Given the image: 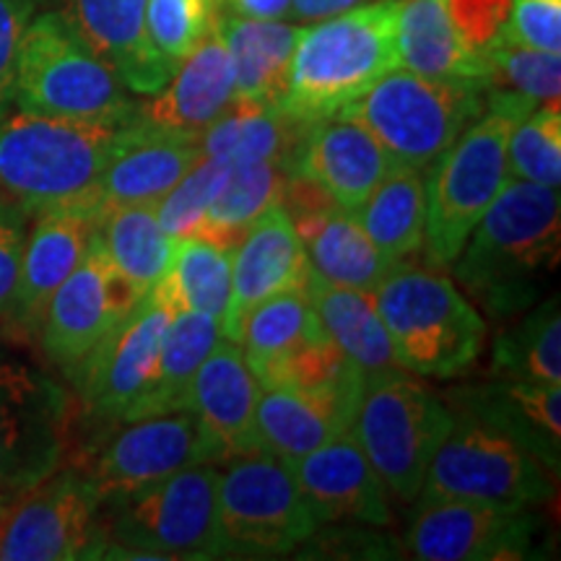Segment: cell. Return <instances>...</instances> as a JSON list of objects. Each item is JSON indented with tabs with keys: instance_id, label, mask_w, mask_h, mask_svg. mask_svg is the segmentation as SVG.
<instances>
[{
	"instance_id": "d6986e66",
	"label": "cell",
	"mask_w": 561,
	"mask_h": 561,
	"mask_svg": "<svg viewBox=\"0 0 561 561\" xmlns=\"http://www.w3.org/2000/svg\"><path fill=\"white\" fill-rule=\"evenodd\" d=\"M310 261L286 208L271 206L231 250V294L221 335L237 341L248 314L273 294L305 289Z\"/></svg>"
},
{
	"instance_id": "f907efd6",
	"label": "cell",
	"mask_w": 561,
	"mask_h": 561,
	"mask_svg": "<svg viewBox=\"0 0 561 561\" xmlns=\"http://www.w3.org/2000/svg\"><path fill=\"white\" fill-rule=\"evenodd\" d=\"M291 0H224V9L244 19L280 21L289 16Z\"/></svg>"
},
{
	"instance_id": "4fadbf2b",
	"label": "cell",
	"mask_w": 561,
	"mask_h": 561,
	"mask_svg": "<svg viewBox=\"0 0 561 561\" xmlns=\"http://www.w3.org/2000/svg\"><path fill=\"white\" fill-rule=\"evenodd\" d=\"M73 413L66 388L45 371L0 362V512L62 468Z\"/></svg>"
},
{
	"instance_id": "3957f363",
	"label": "cell",
	"mask_w": 561,
	"mask_h": 561,
	"mask_svg": "<svg viewBox=\"0 0 561 561\" xmlns=\"http://www.w3.org/2000/svg\"><path fill=\"white\" fill-rule=\"evenodd\" d=\"M398 9L401 0H371L301 26L280 107L305 125L320 123L401 68Z\"/></svg>"
},
{
	"instance_id": "6da1fadb",
	"label": "cell",
	"mask_w": 561,
	"mask_h": 561,
	"mask_svg": "<svg viewBox=\"0 0 561 561\" xmlns=\"http://www.w3.org/2000/svg\"><path fill=\"white\" fill-rule=\"evenodd\" d=\"M559 252V187L512 178L450 265L468 299L491 320H510L530 310Z\"/></svg>"
},
{
	"instance_id": "9a60e30c",
	"label": "cell",
	"mask_w": 561,
	"mask_h": 561,
	"mask_svg": "<svg viewBox=\"0 0 561 561\" xmlns=\"http://www.w3.org/2000/svg\"><path fill=\"white\" fill-rule=\"evenodd\" d=\"M172 318L170 307L149 291L68 377L89 426L117 424L144 398L157 375Z\"/></svg>"
},
{
	"instance_id": "8d00e7d4",
	"label": "cell",
	"mask_w": 561,
	"mask_h": 561,
	"mask_svg": "<svg viewBox=\"0 0 561 561\" xmlns=\"http://www.w3.org/2000/svg\"><path fill=\"white\" fill-rule=\"evenodd\" d=\"M100 242L140 297L164 276L174 250V240L157 219V206L102 208Z\"/></svg>"
},
{
	"instance_id": "4316f807",
	"label": "cell",
	"mask_w": 561,
	"mask_h": 561,
	"mask_svg": "<svg viewBox=\"0 0 561 561\" xmlns=\"http://www.w3.org/2000/svg\"><path fill=\"white\" fill-rule=\"evenodd\" d=\"M314 276L356 291H375L396 268L356 219L354 210L331 206L294 221Z\"/></svg>"
},
{
	"instance_id": "83f0119b",
	"label": "cell",
	"mask_w": 561,
	"mask_h": 561,
	"mask_svg": "<svg viewBox=\"0 0 561 561\" xmlns=\"http://www.w3.org/2000/svg\"><path fill=\"white\" fill-rule=\"evenodd\" d=\"M396 42L401 68L426 79L466 81L489 89L486 60L455 32L445 0H401Z\"/></svg>"
},
{
	"instance_id": "ac0fdd59",
	"label": "cell",
	"mask_w": 561,
	"mask_h": 561,
	"mask_svg": "<svg viewBox=\"0 0 561 561\" xmlns=\"http://www.w3.org/2000/svg\"><path fill=\"white\" fill-rule=\"evenodd\" d=\"M100 216V203H70L34 216L5 333L19 341H37L47 301L94 244Z\"/></svg>"
},
{
	"instance_id": "d4e9b609",
	"label": "cell",
	"mask_w": 561,
	"mask_h": 561,
	"mask_svg": "<svg viewBox=\"0 0 561 561\" xmlns=\"http://www.w3.org/2000/svg\"><path fill=\"white\" fill-rule=\"evenodd\" d=\"M201 159L195 140L153 130L133 121L100 182V210L157 206Z\"/></svg>"
},
{
	"instance_id": "8992f818",
	"label": "cell",
	"mask_w": 561,
	"mask_h": 561,
	"mask_svg": "<svg viewBox=\"0 0 561 561\" xmlns=\"http://www.w3.org/2000/svg\"><path fill=\"white\" fill-rule=\"evenodd\" d=\"M453 413L419 500H479L530 510L549 500L551 471L507 421L473 392H466Z\"/></svg>"
},
{
	"instance_id": "816d5d0a",
	"label": "cell",
	"mask_w": 561,
	"mask_h": 561,
	"mask_svg": "<svg viewBox=\"0 0 561 561\" xmlns=\"http://www.w3.org/2000/svg\"><path fill=\"white\" fill-rule=\"evenodd\" d=\"M5 356H3V341H0V362H3Z\"/></svg>"
},
{
	"instance_id": "ee69618b",
	"label": "cell",
	"mask_w": 561,
	"mask_h": 561,
	"mask_svg": "<svg viewBox=\"0 0 561 561\" xmlns=\"http://www.w3.org/2000/svg\"><path fill=\"white\" fill-rule=\"evenodd\" d=\"M445 5L455 32L473 53L483 55L504 39L512 0H445Z\"/></svg>"
},
{
	"instance_id": "7402d4cb",
	"label": "cell",
	"mask_w": 561,
	"mask_h": 561,
	"mask_svg": "<svg viewBox=\"0 0 561 561\" xmlns=\"http://www.w3.org/2000/svg\"><path fill=\"white\" fill-rule=\"evenodd\" d=\"M392 167L380 140L343 115L312 123L301 138L291 172L312 180L346 210H359Z\"/></svg>"
},
{
	"instance_id": "ab89813d",
	"label": "cell",
	"mask_w": 561,
	"mask_h": 561,
	"mask_svg": "<svg viewBox=\"0 0 561 561\" xmlns=\"http://www.w3.org/2000/svg\"><path fill=\"white\" fill-rule=\"evenodd\" d=\"M224 0H146V34L167 66L178 70L219 30Z\"/></svg>"
},
{
	"instance_id": "52a82bcc",
	"label": "cell",
	"mask_w": 561,
	"mask_h": 561,
	"mask_svg": "<svg viewBox=\"0 0 561 561\" xmlns=\"http://www.w3.org/2000/svg\"><path fill=\"white\" fill-rule=\"evenodd\" d=\"M13 104L34 115L107 125H130L138 117V102L121 76L89 50L60 11L32 19L16 60Z\"/></svg>"
},
{
	"instance_id": "bcb514c9",
	"label": "cell",
	"mask_w": 561,
	"mask_h": 561,
	"mask_svg": "<svg viewBox=\"0 0 561 561\" xmlns=\"http://www.w3.org/2000/svg\"><path fill=\"white\" fill-rule=\"evenodd\" d=\"M45 0H0V115L11 110L24 34Z\"/></svg>"
},
{
	"instance_id": "e575fe53",
	"label": "cell",
	"mask_w": 561,
	"mask_h": 561,
	"mask_svg": "<svg viewBox=\"0 0 561 561\" xmlns=\"http://www.w3.org/2000/svg\"><path fill=\"white\" fill-rule=\"evenodd\" d=\"M289 172V164L284 161H250V164L231 167L195 237L234 250L244 231L271 206H278Z\"/></svg>"
},
{
	"instance_id": "f35d334b",
	"label": "cell",
	"mask_w": 561,
	"mask_h": 561,
	"mask_svg": "<svg viewBox=\"0 0 561 561\" xmlns=\"http://www.w3.org/2000/svg\"><path fill=\"white\" fill-rule=\"evenodd\" d=\"M318 314H314L310 297L305 289H291L273 294L244 318L237 346L242 348L252 375L265 364L280 359L305 341L322 335Z\"/></svg>"
},
{
	"instance_id": "f6af8a7d",
	"label": "cell",
	"mask_w": 561,
	"mask_h": 561,
	"mask_svg": "<svg viewBox=\"0 0 561 561\" xmlns=\"http://www.w3.org/2000/svg\"><path fill=\"white\" fill-rule=\"evenodd\" d=\"M504 39L543 53H561V0H512Z\"/></svg>"
},
{
	"instance_id": "7bdbcfd3",
	"label": "cell",
	"mask_w": 561,
	"mask_h": 561,
	"mask_svg": "<svg viewBox=\"0 0 561 561\" xmlns=\"http://www.w3.org/2000/svg\"><path fill=\"white\" fill-rule=\"evenodd\" d=\"M231 167L214 157H201L178 185L157 203V219L170 240H187L201 229L210 201L219 195Z\"/></svg>"
},
{
	"instance_id": "5b68a950",
	"label": "cell",
	"mask_w": 561,
	"mask_h": 561,
	"mask_svg": "<svg viewBox=\"0 0 561 561\" xmlns=\"http://www.w3.org/2000/svg\"><path fill=\"white\" fill-rule=\"evenodd\" d=\"M396 359L424 380H455L481 359L486 320L439 265L398 263L371 291Z\"/></svg>"
},
{
	"instance_id": "d6a6232c",
	"label": "cell",
	"mask_w": 561,
	"mask_h": 561,
	"mask_svg": "<svg viewBox=\"0 0 561 561\" xmlns=\"http://www.w3.org/2000/svg\"><path fill=\"white\" fill-rule=\"evenodd\" d=\"M356 219L390 263L411 261L424 250L426 187L424 172L398 164L356 210Z\"/></svg>"
},
{
	"instance_id": "277c9868",
	"label": "cell",
	"mask_w": 561,
	"mask_h": 561,
	"mask_svg": "<svg viewBox=\"0 0 561 561\" xmlns=\"http://www.w3.org/2000/svg\"><path fill=\"white\" fill-rule=\"evenodd\" d=\"M538 104L507 89H486L481 112L430 167L424 252L432 265H450L476 224L512 180L507 144L515 125Z\"/></svg>"
},
{
	"instance_id": "74e56055",
	"label": "cell",
	"mask_w": 561,
	"mask_h": 561,
	"mask_svg": "<svg viewBox=\"0 0 561 561\" xmlns=\"http://www.w3.org/2000/svg\"><path fill=\"white\" fill-rule=\"evenodd\" d=\"M494 377L561 385V314L553 297L536 310H525L515 328L496 335L491 346Z\"/></svg>"
},
{
	"instance_id": "c3c4849f",
	"label": "cell",
	"mask_w": 561,
	"mask_h": 561,
	"mask_svg": "<svg viewBox=\"0 0 561 561\" xmlns=\"http://www.w3.org/2000/svg\"><path fill=\"white\" fill-rule=\"evenodd\" d=\"M26 216L0 203V328H5L16 301L21 261L26 244Z\"/></svg>"
},
{
	"instance_id": "681fc988",
	"label": "cell",
	"mask_w": 561,
	"mask_h": 561,
	"mask_svg": "<svg viewBox=\"0 0 561 561\" xmlns=\"http://www.w3.org/2000/svg\"><path fill=\"white\" fill-rule=\"evenodd\" d=\"M367 3V0H291L289 16L299 24H314V21L339 16V13L356 9V5Z\"/></svg>"
},
{
	"instance_id": "d590c367",
	"label": "cell",
	"mask_w": 561,
	"mask_h": 561,
	"mask_svg": "<svg viewBox=\"0 0 561 561\" xmlns=\"http://www.w3.org/2000/svg\"><path fill=\"white\" fill-rule=\"evenodd\" d=\"M502 421L528 442L533 453L553 476L561 458V388L549 382H525L494 377L491 385L473 390Z\"/></svg>"
},
{
	"instance_id": "b9f144b4",
	"label": "cell",
	"mask_w": 561,
	"mask_h": 561,
	"mask_svg": "<svg viewBox=\"0 0 561 561\" xmlns=\"http://www.w3.org/2000/svg\"><path fill=\"white\" fill-rule=\"evenodd\" d=\"M489 87L523 94L536 104L561 100V53H543L502 39L483 53Z\"/></svg>"
},
{
	"instance_id": "7a4b0ae2",
	"label": "cell",
	"mask_w": 561,
	"mask_h": 561,
	"mask_svg": "<svg viewBox=\"0 0 561 561\" xmlns=\"http://www.w3.org/2000/svg\"><path fill=\"white\" fill-rule=\"evenodd\" d=\"M128 125L0 115V203L37 216L70 203H100V182Z\"/></svg>"
},
{
	"instance_id": "484cf974",
	"label": "cell",
	"mask_w": 561,
	"mask_h": 561,
	"mask_svg": "<svg viewBox=\"0 0 561 561\" xmlns=\"http://www.w3.org/2000/svg\"><path fill=\"white\" fill-rule=\"evenodd\" d=\"M359 396L261 385L255 430L261 453L294 462L351 430Z\"/></svg>"
},
{
	"instance_id": "5bb4252c",
	"label": "cell",
	"mask_w": 561,
	"mask_h": 561,
	"mask_svg": "<svg viewBox=\"0 0 561 561\" xmlns=\"http://www.w3.org/2000/svg\"><path fill=\"white\" fill-rule=\"evenodd\" d=\"M110 546L102 500L73 466L19 496L0 512V559H104Z\"/></svg>"
},
{
	"instance_id": "44dd1931",
	"label": "cell",
	"mask_w": 561,
	"mask_h": 561,
	"mask_svg": "<svg viewBox=\"0 0 561 561\" xmlns=\"http://www.w3.org/2000/svg\"><path fill=\"white\" fill-rule=\"evenodd\" d=\"M257 396L261 382L252 375L242 348L234 341L219 339L195 375L187 405L214 447L216 466L261 453L255 430Z\"/></svg>"
},
{
	"instance_id": "ba28073f",
	"label": "cell",
	"mask_w": 561,
	"mask_h": 561,
	"mask_svg": "<svg viewBox=\"0 0 561 561\" xmlns=\"http://www.w3.org/2000/svg\"><path fill=\"white\" fill-rule=\"evenodd\" d=\"M453 419L450 405L416 375L401 367L382 369L364 375L351 434L385 489L401 502H416Z\"/></svg>"
},
{
	"instance_id": "cb8c5ba5",
	"label": "cell",
	"mask_w": 561,
	"mask_h": 561,
	"mask_svg": "<svg viewBox=\"0 0 561 561\" xmlns=\"http://www.w3.org/2000/svg\"><path fill=\"white\" fill-rule=\"evenodd\" d=\"M234 100V68L216 30L191 58L182 60L157 94L138 104V121L153 130L198 144L203 133Z\"/></svg>"
},
{
	"instance_id": "ffe728a7",
	"label": "cell",
	"mask_w": 561,
	"mask_h": 561,
	"mask_svg": "<svg viewBox=\"0 0 561 561\" xmlns=\"http://www.w3.org/2000/svg\"><path fill=\"white\" fill-rule=\"evenodd\" d=\"M289 468L320 525L356 523L388 528L392 523L388 489L351 430L289 462Z\"/></svg>"
},
{
	"instance_id": "30bf717a",
	"label": "cell",
	"mask_w": 561,
	"mask_h": 561,
	"mask_svg": "<svg viewBox=\"0 0 561 561\" xmlns=\"http://www.w3.org/2000/svg\"><path fill=\"white\" fill-rule=\"evenodd\" d=\"M102 510L110 536L104 557L221 559L219 471L210 462L182 468Z\"/></svg>"
},
{
	"instance_id": "2e32d148",
	"label": "cell",
	"mask_w": 561,
	"mask_h": 561,
	"mask_svg": "<svg viewBox=\"0 0 561 561\" xmlns=\"http://www.w3.org/2000/svg\"><path fill=\"white\" fill-rule=\"evenodd\" d=\"M144 299L117 271L96 234L83 261L47 301L37 343L45 359L70 377Z\"/></svg>"
},
{
	"instance_id": "603a6c76",
	"label": "cell",
	"mask_w": 561,
	"mask_h": 561,
	"mask_svg": "<svg viewBox=\"0 0 561 561\" xmlns=\"http://www.w3.org/2000/svg\"><path fill=\"white\" fill-rule=\"evenodd\" d=\"M62 19L133 94L151 96L172 79L146 34V0H60Z\"/></svg>"
},
{
	"instance_id": "4dcf8cb0",
	"label": "cell",
	"mask_w": 561,
	"mask_h": 561,
	"mask_svg": "<svg viewBox=\"0 0 561 561\" xmlns=\"http://www.w3.org/2000/svg\"><path fill=\"white\" fill-rule=\"evenodd\" d=\"M305 291L310 297V305L314 314H318L322 331L331 335L335 346L364 375L401 367L396 359V351H392L388 328H385L369 291L328 284V280L314 276V273H310Z\"/></svg>"
},
{
	"instance_id": "9c48e42d",
	"label": "cell",
	"mask_w": 561,
	"mask_h": 561,
	"mask_svg": "<svg viewBox=\"0 0 561 561\" xmlns=\"http://www.w3.org/2000/svg\"><path fill=\"white\" fill-rule=\"evenodd\" d=\"M486 110V87L396 68L339 115L359 123L398 164L426 172Z\"/></svg>"
},
{
	"instance_id": "f546056e",
	"label": "cell",
	"mask_w": 561,
	"mask_h": 561,
	"mask_svg": "<svg viewBox=\"0 0 561 561\" xmlns=\"http://www.w3.org/2000/svg\"><path fill=\"white\" fill-rule=\"evenodd\" d=\"M310 125L294 121L280 104L231 100L227 110L208 125L198 140L201 157L227 161L229 167L250 161L289 164Z\"/></svg>"
},
{
	"instance_id": "e0dca14e",
	"label": "cell",
	"mask_w": 561,
	"mask_h": 561,
	"mask_svg": "<svg viewBox=\"0 0 561 561\" xmlns=\"http://www.w3.org/2000/svg\"><path fill=\"white\" fill-rule=\"evenodd\" d=\"M405 551L421 561H500L530 553L538 517L530 507L479 500H416Z\"/></svg>"
},
{
	"instance_id": "836d02e7",
	"label": "cell",
	"mask_w": 561,
	"mask_h": 561,
	"mask_svg": "<svg viewBox=\"0 0 561 561\" xmlns=\"http://www.w3.org/2000/svg\"><path fill=\"white\" fill-rule=\"evenodd\" d=\"M151 291L172 314L198 312L221 322L231 294V250L198 237L174 240L170 268Z\"/></svg>"
},
{
	"instance_id": "f1b7e54d",
	"label": "cell",
	"mask_w": 561,
	"mask_h": 561,
	"mask_svg": "<svg viewBox=\"0 0 561 561\" xmlns=\"http://www.w3.org/2000/svg\"><path fill=\"white\" fill-rule=\"evenodd\" d=\"M219 32L234 68V100L280 104L289 89L291 58L301 26L284 19L263 21L224 13Z\"/></svg>"
},
{
	"instance_id": "7c38bea8",
	"label": "cell",
	"mask_w": 561,
	"mask_h": 561,
	"mask_svg": "<svg viewBox=\"0 0 561 561\" xmlns=\"http://www.w3.org/2000/svg\"><path fill=\"white\" fill-rule=\"evenodd\" d=\"M201 462L216 466L206 432L191 411H174L94 426L70 466L110 504Z\"/></svg>"
},
{
	"instance_id": "8fae6325",
	"label": "cell",
	"mask_w": 561,
	"mask_h": 561,
	"mask_svg": "<svg viewBox=\"0 0 561 561\" xmlns=\"http://www.w3.org/2000/svg\"><path fill=\"white\" fill-rule=\"evenodd\" d=\"M224 466L227 471L219 473L221 559L286 557L320 528L289 462L268 453H252Z\"/></svg>"
},
{
	"instance_id": "7dc6e473",
	"label": "cell",
	"mask_w": 561,
	"mask_h": 561,
	"mask_svg": "<svg viewBox=\"0 0 561 561\" xmlns=\"http://www.w3.org/2000/svg\"><path fill=\"white\" fill-rule=\"evenodd\" d=\"M396 543L375 530L356 528H320L299 546V557H367V559H392L398 557Z\"/></svg>"
},
{
	"instance_id": "1f68e13d",
	"label": "cell",
	"mask_w": 561,
	"mask_h": 561,
	"mask_svg": "<svg viewBox=\"0 0 561 561\" xmlns=\"http://www.w3.org/2000/svg\"><path fill=\"white\" fill-rule=\"evenodd\" d=\"M219 339H224L219 320L198 312L174 314L164 346H161L157 375H153L144 398L133 405L123 421L187 411L195 375Z\"/></svg>"
},
{
	"instance_id": "60d3db41",
	"label": "cell",
	"mask_w": 561,
	"mask_h": 561,
	"mask_svg": "<svg viewBox=\"0 0 561 561\" xmlns=\"http://www.w3.org/2000/svg\"><path fill=\"white\" fill-rule=\"evenodd\" d=\"M510 174L515 180L559 187L561 182V107L538 104L512 130L507 144Z\"/></svg>"
}]
</instances>
